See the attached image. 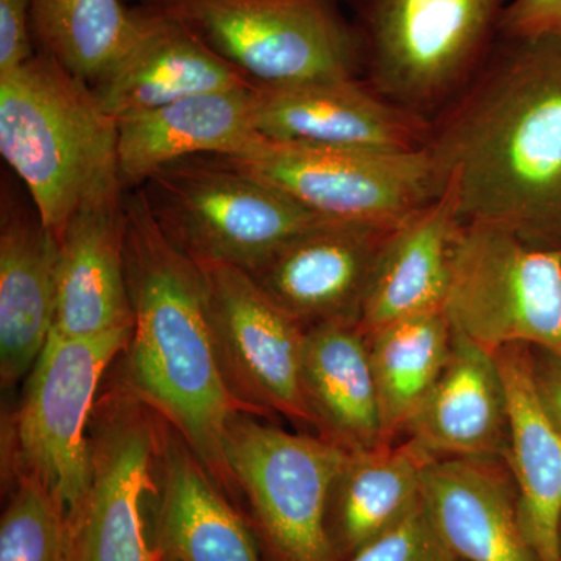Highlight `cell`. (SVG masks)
I'll use <instances>...</instances> for the list:
<instances>
[{"label":"cell","mask_w":561,"mask_h":561,"mask_svg":"<svg viewBox=\"0 0 561 561\" xmlns=\"http://www.w3.org/2000/svg\"><path fill=\"white\" fill-rule=\"evenodd\" d=\"M125 3L130 2V0H124ZM135 2H138V0H135Z\"/></svg>","instance_id":"obj_34"},{"label":"cell","mask_w":561,"mask_h":561,"mask_svg":"<svg viewBox=\"0 0 561 561\" xmlns=\"http://www.w3.org/2000/svg\"><path fill=\"white\" fill-rule=\"evenodd\" d=\"M526 345L497 351L508 400L505 461L518 496L524 537L537 561H561V435L546 415Z\"/></svg>","instance_id":"obj_22"},{"label":"cell","mask_w":561,"mask_h":561,"mask_svg":"<svg viewBox=\"0 0 561 561\" xmlns=\"http://www.w3.org/2000/svg\"><path fill=\"white\" fill-rule=\"evenodd\" d=\"M0 561H73L68 518L32 476L18 472V489L0 523Z\"/></svg>","instance_id":"obj_28"},{"label":"cell","mask_w":561,"mask_h":561,"mask_svg":"<svg viewBox=\"0 0 561 561\" xmlns=\"http://www.w3.org/2000/svg\"><path fill=\"white\" fill-rule=\"evenodd\" d=\"M511 0H360L364 70L376 94L413 116L451 106L478 76Z\"/></svg>","instance_id":"obj_4"},{"label":"cell","mask_w":561,"mask_h":561,"mask_svg":"<svg viewBox=\"0 0 561 561\" xmlns=\"http://www.w3.org/2000/svg\"><path fill=\"white\" fill-rule=\"evenodd\" d=\"M256 87V84H254ZM254 87L209 92L117 121L124 191L194 157H243L264 142L254 121Z\"/></svg>","instance_id":"obj_16"},{"label":"cell","mask_w":561,"mask_h":561,"mask_svg":"<svg viewBox=\"0 0 561 561\" xmlns=\"http://www.w3.org/2000/svg\"><path fill=\"white\" fill-rule=\"evenodd\" d=\"M162 434L158 549L179 561H261L241 516L183 438Z\"/></svg>","instance_id":"obj_24"},{"label":"cell","mask_w":561,"mask_h":561,"mask_svg":"<svg viewBox=\"0 0 561 561\" xmlns=\"http://www.w3.org/2000/svg\"><path fill=\"white\" fill-rule=\"evenodd\" d=\"M531 367L542 409L561 435V357L540 350V356L531 359Z\"/></svg>","instance_id":"obj_32"},{"label":"cell","mask_w":561,"mask_h":561,"mask_svg":"<svg viewBox=\"0 0 561 561\" xmlns=\"http://www.w3.org/2000/svg\"><path fill=\"white\" fill-rule=\"evenodd\" d=\"M60 243L35 205L2 190L0 206V378L32 371L54 328Z\"/></svg>","instance_id":"obj_17"},{"label":"cell","mask_w":561,"mask_h":561,"mask_svg":"<svg viewBox=\"0 0 561 561\" xmlns=\"http://www.w3.org/2000/svg\"><path fill=\"white\" fill-rule=\"evenodd\" d=\"M135 27L124 50L91 87L116 121L183 99L254 87L183 22L135 3Z\"/></svg>","instance_id":"obj_15"},{"label":"cell","mask_w":561,"mask_h":561,"mask_svg":"<svg viewBox=\"0 0 561 561\" xmlns=\"http://www.w3.org/2000/svg\"><path fill=\"white\" fill-rule=\"evenodd\" d=\"M0 153L57 241L81 210L124 198L117 121L87 81L39 51L0 77Z\"/></svg>","instance_id":"obj_3"},{"label":"cell","mask_w":561,"mask_h":561,"mask_svg":"<svg viewBox=\"0 0 561 561\" xmlns=\"http://www.w3.org/2000/svg\"><path fill=\"white\" fill-rule=\"evenodd\" d=\"M561 35V0H511L500 36Z\"/></svg>","instance_id":"obj_31"},{"label":"cell","mask_w":561,"mask_h":561,"mask_svg":"<svg viewBox=\"0 0 561 561\" xmlns=\"http://www.w3.org/2000/svg\"><path fill=\"white\" fill-rule=\"evenodd\" d=\"M139 190L161 230L187 256L245 272L327 219L228 157L173 162Z\"/></svg>","instance_id":"obj_6"},{"label":"cell","mask_w":561,"mask_h":561,"mask_svg":"<svg viewBox=\"0 0 561 561\" xmlns=\"http://www.w3.org/2000/svg\"><path fill=\"white\" fill-rule=\"evenodd\" d=\"M445 312L490 353L526 345L561 357V250L527 245L496 225H461Z\"/></svg>","instance_id":"obj_7"},{"label":"cell","mask_w":561,"mask_h":561,"mask_svg":"<svg viewBox=\"0 0 561 561\" xmlns=\"http://www.w3.org/2000/svg\"><path fill=\"white\" fill-rule=\"evenodd\" d=\"M58 243L51 332L61 337H92L133 327L125 272L124 198L81 210Z\"/></svg>","instance_id":"obj_21"},{"label":"cell","mask_w":561,"mask_h":561,"mask_svg":"<svg viewBox=\"0 0 561 561\" xmlns=\"http://www.w3.org/2000/svg\"><path fill=\"white\" fill-rule=\"evenodd\" d=\"M35 55L28 0H0V77L10 76Z\"/></svg>","instance_id":"obj_30"},{"label":"cell","mask_w":561,"mask_h":561,"mask_svg":"<svg viewBox=\"0 0 561 561\" xmlns=\"http://www.w3.org/2000/svg\"><path fill=\"white\" fill-rule=\"evenodd\" d=\"M133 327L92 337L50 332L33 365L16 424L18 470L38 479L61 505L69 527L91 483L87 430L103 373L127 350Z\"/></svg>","instance_id":"obj_8"},{"label":"cell","mask_w":561,"mask_h":561,"mask_svg":"<svg viewBox=\"0 0 561 561\" xmlns=\"http://www.w3.org/2000/svg\"><path fill=\"white\" fill-rule=\"evenodd\" d=\"M383 443L393 445L440 378L451 356L453 327L445 311L390 321L367 334Z\"/></svg>","instance_id":"obj_25"},{"label":"cell","mask_w":561,"mask_h":561,"mask_svg":"<svg viewBox=\"0 0 561 561\" xmlns=\"http://www.w3.org/2000/svg\"><path fill=\"white\" fill-rule=\"evenodd\" d=\"M500 461L434 459L421 501L449 551L465 561H537L524 537L512 472Z\"/></svg>","instance_id":"obj_19"},{"label":"cell","mask_w":561,"mask_h":561,"mask_svg":"<svg viewBox=\"0 0 561 561\" xmlns=\"http://www.w3.org/2000/svg\"><path fill=\"white\" fill-rule=\"evenodd\" d=\"M254 121L265 139L378 151L424 149L432 133L359 79L256 84Z\"/></svg>","instance_id":"obj_14"},{"label":"cell","mask_w":561,"mask_h":561,"mask_svg":"<svg viewBox=\"0 0 561 561\" xmlns=\"http://www.w3.org/2000/svg\"><path fill=\"white\" fill-rule=\"evenodd\" d=\"M124 210L133 311L125 389L164 419L217 485L230 489L225 437L232 415L245 411L217 364L201 265L161 230L142 190L128 191Z\"/></svg>","instance_id":"obj_2"},{"label":"cell","mask_w":561,"mask_h":561,"mask_svg":"<svg viewBox=\"0 0 561 561\" xmlns=\"http://www.w3.org/2000/svg\"><path fill=\"white\" fill-rule=\"evenodd\" d=\"M198 265L217 364L232 398L247 413H279L316 426L302 393L305 328L242 268Z\"/></svg>","instance_id":"obj_11"},{"label":"cell","mask_w":561,"mask_h":561,"mask_svg":"<svg viewBox=\"0 0 561 561\" xmlns=\"http://www.w3.org/2000/svg\"><path fill=\"white\" fill-rule=\"evenodd\" d=\"M432 457L412 442L350 453L332 489L339 538L351 552L401 523L421 501Z\"/></svg>","instance_id":"obj_26"},{"label":"cell","mask_w":561,"mask_h":561,"mask_svg":"<svg viewBox=\"0 0 561 561\" xmlns=\"http://www.w3.org/2000/svg\"><path fill=\"white\" fill-rule=\"evenodd\" d=\"M461 225L456 197L443 187L389 232L362 306L365 335L404 317L445 311Z\"/></svg>","instance_id":"obj_20"},{"label":"cell","mask_w":561,"mask_h":561,"mask_svg":"<svg viewBox=\"0 0 561 561\" xmlns=\"http://www.w3.org/2000/svg\"><path fill=\"white\" fill-rule=\"evenodd\" d=\"M350 561H459L432 526L423 501L401 523L353 553Z\"/></svg>","instance_id":"obj_29"},{"label":"cell","mask_w":561,"mask_h":561,"mask_svg":"<svg viewBox=\"0 0 561 561\" xmlns=\"http://www.w3.org/2000/svg\"><path fill=\"white\" fill-rule=\"evenodd\" d=\"M127 389L111 394L91 438V483L70 524L73 561H157L144 534L142 502L154 490L162 434Z\"/></svg>","instance_id":"obj_12"},{"label":"cell","mask_w":561,"mask_h":561,"mask_svg":"<svg viewBox=\"0 0 561 561\" xmlns=\"http://www.w3.org/2000/svg\"><path fill=\"white\" fill-rule=\"evenodd\" d=\"M393 228L321 219L247 273L305 330L330 321L359 323L376 261Z\"/></svg>","instance_id":"obj_13"},{"label":"cell","mask_w":561,"mask_h":561,"mask_svg":"<svg viewBox=\"0 0 561 561\" xmlns=\"http://www.w3.org/2000/svg\"><path fill=\"white\" fill-rule=\"evenodd\" d=\"M301 383L321 437L350 453L387 446L367 335L359 323L330 321L305 331Z\"/></svg>","instance_id":"obj_23"},{"label":"cell","mask_w":561,"mask_h":561,"mask_svg":"<svg viewBox=\"0 0 561 561\" xmlns=\"http://www.w3.org/2000/svg\"><path fill=\"white\" fill-rule=\"evenodd\" d=\"M228 158L327 219L393 228L442 194L427 147L378 151L264 139Z\"/></svg>","instance_id":"obj_9"},{"label":"cell","mask_w":561,"mask_h":561,"mask_svg":"<svg viewBox=\"0 0 561 561\" xmlns=\"http://www.w3.org/2000/svg\"><path fill=\"white\" fill-rule=\"evenodd\" d=\"M345 0H138L183 22L260 87L359 79L364 43Z\"/></svg>","instance_id":"obj_5"},{"label":"cell","mask_w":561,"mask_h":561,"mask_svg":"<svg viewBox=\"0 0 561 561\" xmlns=\"http://www.w3.org/2000/svg\"><path fill=\"white\" fill-rule=\"evenodd\" d=\"M500 38L426 147L461 224L561 250V35Z\"/></svg>","instance_id":"obj_1"},{"label":"cell","mask_w":561,"mask_h":561,"mask_svg":"<svg viewBox=\"0 0 561 561\" xmlns=\"http://www.w3.org/2000/svg\"><path fill=\"white\" fill-rule=\"evenodd\" d=\"M238 412L225 457L236 485L284 561H334L328 530L332 489L350 451L324 437L290 434Z\"/></svg>","instance_id":"obj_10"},{"label":"cell","mask_w":561,"mask_h":561,"mask_svg":"<svg viewBox=\"0 0 561 561\" xmlns=\"http://www.w3.org/2000/svg\"><path fill=\"white\" fill-rule=\"evenodd\" d=\"M404 434L432 459L505 460L508 400L496 356L453 330L448 364Z\"/></svg>","instance_id":"obj_18"},{"label":"cell","mask_w":561,"mask_h":561,"mask_svg":"<svg viewBox=\"0 0 561 561\" xmlns=\"http://www.w3.org/2000/svg\"><path fill=\"white\" fill-rule=\"evenodd\" d=\"M157 561H179V560L173 559V557L165 556V553H161L160 551H158V559H157Z\"/></svg>","instance_id":"obj_33"},{"label":"cell","mask_w":561,"mask_h":561,"mask_svg":"<svg viewBox=\"0 0 561 561\" xmlns=\"http://www.w3.org/2000/svg\"><path fill=\"white\" fill-rule=\"evenodd\" d=\"M36 51L54 58L94 87L135 27L124 0H28Z\"/></svg>","instance_id":"obj_27"}]
</instances>
